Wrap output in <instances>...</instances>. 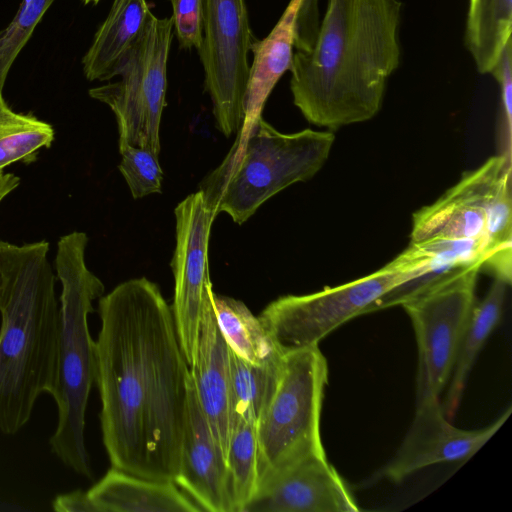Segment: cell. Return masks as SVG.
<instances>
[{
  "mask_svg": "<svg viewBox=\"0 0 512 512\" xmlns=\"http://www.w3.org/2000/svg\"><path fill=\"white\" fill-rule=\"evenodd\" d=\"M400 0H326L319 24L295 38L290 80L294 105L329 131L380 111L400 64Z\"/></svg>",
  "mask_w": 512,
  "mask_h": 512,
  "instance_id": "obj_2",
  "label": "cell"
},
{
  "mask_svg": "<svg viewBox=\"0 0 512 512\" xmlns=\"http://www.w3.org/2000/svg\"><path fill=\"white\" fill-rule=\"evenodd\" d=\"M508 285L504 280L495 278L486 296L473 308L457 351L447 394L441 403L447 418L456 413L474 362L501 319Z\"/></svg>",
  "mask_w": 512,
  "mask_h": 512,
  "instance_id": "obj_20",
  "label": "cell"
},
{
  "mask_svg": "<svg viewBox=\"0 0 512 512\" xmlns=\"http://www.w3.org/2000/svg\"><path fill=\"white\" fill-rule=\"evenodd\" d=\"M251 44L245 0H205L198 51L216 127L226 137L237 133L243 121Z\"/></svg>",
  "mask_w": 512,
  "mask_h": 512,
  "instance_id": "obj_11",
  "label": "cell"
},
{
  "mask_svg": "<svg viewBox=\"0 0 512 512\" xmlns=\"http://www.w3.org/2000/svg\"><path fill=\"white\" fill-rule=\"evenodd\" d=\"M86 496L93 512H202L174 482L111 467Z\"/></svg>",
  "mask_w": 512,
  "mask_h": 512,
  "instance_id": "obj_18",
  "label": "cell"
},
{
  "mask_svg": "<svg viewBox=\"0 0 512 512\" xmlns=\"http://www.w3.org/2000/svg\"><path fill=\"white\" fill-rule=\"evenodd\" d=\"M510 414L511 408H508L487 427L463 430L449 423L439 398L416 402L412 424L395 456L380 474L393 482H401L427 466L467 460L493 437Z\"/></svg>",
  "mask_w": 512,
  "mask_h": 512,
  "instance_id": "obj_13",
  "label": "cell"
},
{
  "mask_svg": "<svg viewBox=\"0 0 512 512\" xmlns=\"http://www.w3.org/2000/svg\"><path fill=\"white\" fill-rule=\"evenodd\" d=\"M282 355L270 364L258 366L229 349L231 431L239 421L257 423L276 389Z\"/></svg>",
  "mask_w": 512,
  "mask_h": 512,
  "instance_id": "obj_23",
  "label": "cell"
},
{
  "mask_svg": "<svg viewBox=\"0 0 512 512\" xmlns=\"http://www.w3.org/2000/svg\"><path fill=\"white\" fill-rule=\"evenodd\" d=\"M172 17L150 16L143 33L121 64L120 80L89 90V95L110 107L125 146L160 152V123L166 106L167 61L173 37Z\"/></svg>",
  "mask_w": 512,
  "mask_h": 512,
  "instance_id": "obj_10",
  "label": "cell"
},
{
  "mask_svg": "<svg viewBox=\"0 0 512 512\" xmlns=\"http://www.w3.org/2000/svg\"><path fill=\"white\" fill-rule=\"evenodd\" d=\"M173 23L181 48H200L205 0H170Z\"/></svg>",
  "mask_w": 512,
  "mask_h": 512,
  "instance_id": "obj_29",
  "label": "cell"
},
{
  "mask_svg": "<svg viewBox=\"0 0 512 512\" xmlns=\"http://www.w3.org/2000/svg\"><path fill=\"white\" fill-rule=\"evenodd\" d=\"M53 2L22 0L11 22L0 31V95L12 64Z\"/></svg>",
  "mask_w": 512,
  "mask_h": 512,
  "instance_id": "obj_26",
  "label": "cell"
},
{
  "mask_svg": "<svg viewBox=\"0 0 512 512\" xmlns=\"http://www.w3.org/2000/svg\"><path fill=\"white\" fill-rule=\"evenodd\" d=\"M189 369L200 407L226 458L231 435L229 348L218 328L212 301L205 308Z\"/></svg>",
  "mask_w": 512,
  "mask_h": 512,
  "instance_id": "obj_16",
  "label": "cell"
},
{
  "mask_svg": "<svg viewBox=\"0 0 512 512\" xmlns=\"http://www.w3.org/2000/svg\"><path fill=\"white\" fill-rule=\"evenodd\" d=\"M119 151L121 161L118 169L134 199L162 192L163 171L157 153L149 148L130 145Z\"/></svg>",
  "mask_w": 512,
  "mask_h": 512,
  "instance_id": "obj_27",
  "label": "cell"
},
{
  "mask_svg": "<svg viewBox=\"0 0 512 512\" xmlns=\"http://www.w3.org/2000/svg\"><path fill=\"white\" fill-rule=\"evenodd\" d=\"M489 74L494 77L500 88L499 153L512 155V40L506 44Z\"/></svg>",
  "mask_w": 512,
  "mask_h": 512,
  "instance_id": "obj_28",
  "label": "cell"
},
{
  "mask_svg": "<svg viewBox=\"0 0 512 512\" xmlns=\"http://www.w3.org/2000/svg\"><path fill=\"white\" fill-rule=\"evenodd\" d=\"M433 272L407 249L379 270L306 295H285L270 302L258 316L282 350L317 346L333 330L370 307L398 285Z\"/></svg>",
  "mask_w": 512,
  "mask_h": 512,
  "instance_id": "obj_8",
  "label": "cell"
},
{
  "mask_svg": "<svg viewBox=\"0 0 512 512\" xmlns=\"http://www.w3.org/2000/svg\"><path fill=\"white\" fill-rule=\"evenodd\" d=\"M211 301L222 337L236 356L258 366L280 358L283 350L242 301L214 291Z\"/></svg>",
  "mask_w": 512,
  "mask_h": 512,
  "instance_id": "obj_21",
  "label": "cell"
},
{
  "mask_svg": "<svg viewBox=\"0 0 512 512\" xmlns=\"http://www.w3.org/2000/svg\"><path fill=\"white\" fill-rule=\"evenodd\" d=\"M88 237L72 232L58 241L55 266L61 282L57 372L52 398L57 407V424L49 439L51 451L79 475L92 477L85 444V416L95 383V341L88 316L92 302L105 290L102 281L85 263Z\"/></svg>",
  "mask_w": 512,
  "mask_h": 512,
  "instance_id": "obj_4",
  "label": "cell"
},
{
  "mask_svg": "<svg viewBox=\"0 0 512 512\" xmlns=\"http://www.w3.org/2000/svg\"><path fill=\"white\" fill-rule=\"evenodd\" d=\"M334 141L329 130L282 133L261 118L243 148L227 154L199 190L216 216L224 212L243 224L278 192L314 177L328 160Z\"/></svg>",
  "mask_w": 512,
  "mask_h": 512,
  "instance_id": "obj_5",
  "label": "cell"
},
{
  "mask_svg": "<svg viewBox=\"0 0 512 512\" xmlns=\"http://www.w3.org/2000/svg\"><path fill=\"white\" fill-rule=\"evenodd\" d=\"M483 262L448 270L400 305L410 317L419 353L416 402L439 398L475 306Z\"/></svg>",
  "mask_w": 512,
  "mask_h": 512,
  "instance_id": "obj_9",
  "label": "cell"
},
{
  "mask_svg": "<svg viewBox=\"0 0 512 512\" xmlns=\"http://www.w3.org/2000/svg\"><path fill=\"white\" fill-rule=\"evenodd\" d=\"M20 178L11 173L0 172V202L5 196L18 187Z\"/></svg>",
  "mask_w": 512,
  "mask_h": 512,
  "instance_id": "obj_31",
  "label": "cell"
},
{
  "mask_svg": "<svg viewBox=\"0 0 512 512\" xmlns=\"http://www.w3.org/2000/svg\"><path fill=\"white\" fill-rule=\"evenodd\" d=\"M175 484L202 512H234L225 458L200 407L192 379Z\"/></svg>",
  "mask_w": 512,
  "mask_h": 512,
  "instance_id": "obj_15",
  "label": "cell"
},
{
  "mask_svg": "<svg viewBox=\"0 0 512 512\" xmlns=\"http://www.w3.org/2000/svg\"><path fill=\"white\" fill-rule=\"evenodd\" d=\"M49 243L0 241V432L14 435L30 420L57 372L59 301Z\"/></svg>",
  "mask_w": 512,
  "mask_h": 512,
  "instance_id": "obj_3",
  "label": "cell"
},
{
  "mask_svg": "<svg viewBox=\"0 0 512 512\" xmlns=\"http://www.w3.org/2000/svg\"><path fill=\"white\" fill-rule=\"evenodd\" d=\"M151 15L146 0H114L82 59L86 78L106 81L117 76Z\"/></svg>",
  "mask_w": 512,
  "mask_h": 512,
  "instance_id": "obj_19",
  "label": "cell"
},
{
  "mask_svg": "<svg viewBox=\"0 0 512 512\" xmlns=\"http://www.w3.org/2000/svg\"><path fill=\"white\" fill-rule=\"evenodd\" d=\"M511 34L512 0H469L464 44L479 73L491 71Z\"/></svg>",
  "mask_w": 512,
  "mask_h": 512,
  "instance_id": "obj_22",
  "label": "cell"
},
{
  "mask_svg": "<svg viewBox=\"0 0 512 512\" xmlns=\"http://www.w3.org/2000/svg\"><path fill=\"white\" fill-rule=\"evenodd\" d=\"M52 507L59 512H93L86 491L82 490L58 495L53 500Z\"/></svg>",
  "mask_w": 512,
  "mask_h": 512,
  "instance_id": "obj_30",
  "label": "cell"
},
{
  "mask_svg": "<svg viewBox=\"0 0 512 512\" xmlns=\"http://www.w3.org/2000/svg\"><path fill=\"white\" fill-rule=\"evenodd\" d=\"M512 156L498 153L412 216L410 242L464 240L483 246L487 268L511 283Z\"/></svg>",
  "mask_w": 512,
  "mask_h": 512,
  "instance_id": "obj_6",
  "label": "cell"
},
{
  "mask_svg": "<svg viewBox=\"0 0 512 512\" xmlns=\"http://www.w3.org/2000/svg\"><path fill=\"white\" fill-rule=\"evenodd\" d=\"M54 136L49 123L14 112L0 95V172L17 161L34 162L38 150L50 147Z\"/></svg>",
  "mask_w": 512,
  "mask_h": 512,
  "instance_id": "obj_24",
  "label": "cell"
},
{
  "mask_svg": "<svg viewBox=\"0 0 512 512\" xmlns=\"http://www.w3.org/2000/svg\"><path fill=\"white\" fill-rule=\"evenodd\" d=\"M348 487L326 455L310 456L258 491L243 512H356Z\"/></svg>",
  "mask_w": 512,
  "mask_h": 512,
  "instance_id": "obj_14",
  "label": "cell"
},
{
  "mask_svg": "<svg viewBox=\"0 0 512 512\" xmlns=\"http://www.w3.org/2000/svg\"><path fill=\"white\" fill-rule=\"evenodd\" d=\"M84 4H97L100 0H82Z\"/></svg>",
  "mask_w": 512,
  "mask_h": 512,
  "instance_id": "obj_32",
  "label": "cell"
},
{
  "mask_svg": "<svg viewBox=\"0 0 512 512\" xmlns=\"http://www.w3.org/2000/svg\"><path fill=\"white\" fill-rule=\"evenodd\" d=\"M174 213L176 245L171 268L175 286L171 309L181 348L190 365L196 352L202 317L213 293L208 247L216 214L200 190L184 198Z\"/></svg>",
  "mask_w": 512,
  "mask_h": 512,
  "instance_id": "obj_12",
  "label": "cell"
},
{
  "mask_svg": "<svg viewBox=\"0 0 512 512\" xmlns=\"http://www.w3.org/2000/svg\"><path fill=\"white\" fill-rule=\"evenodd\" d=\"M304 0H290L280 19L262 40L254 41L250 51L253 62L244 98V116L229 155L237 154L262 118L264 105L283 74L290 70L293 60L296 28Z\"/></svg>",
  "mask_w": 512,
  "mask_h": 512,
  "instance_id": "obj_17",
  "label": "cell"
},
{
  "mask_svg": "<svg viewBox=\"0 0 512 512\" xmlns=\"http://www.w3.org/2000/svg\"><path fill=\"white\" fill-rule=\"evenodd\" d=\"M98 314L95 384L111 467L175 483L191 376L171 306L141 277L102 295Z\"/></svg>",
  "mask_w": 512,
  "mask_h": 512,
  "instance_id": "obj_1",
  "label": "cell"
},
{
  "mask_svg": "<svg viewBox=\"0 0 512 512\" xmlns=\"http://www.w3.org/2000/svg\"><path fill=\"white\" fill-rule=\"evenodd\" d=\"M256 422L239 421L232 428L225 462L234 512H243L256 492Z\"/></svg>",
  "mask_w": 512,
  "mask_h": 512,
  "instance_id": "obj_25",
  "label": "cell"
},
{
  "mask_svg": "<svg viewBox=\"0 0 512 512\" xmlns=\"http://www.w3.org/2000/svg\"><path fill=\"white\" fill-rule=\"evenodd\" d=\"M327 382L318 345L283 351L276 389L256 426L255 494L297 462L325 455L320 418Z\"/></svg>",
  "mask_w": 512,
  "mask_h": 512,
  "instance_id": "obj_7",
  "label": "cell"
}]
</instances>
